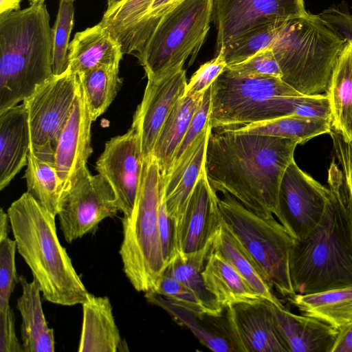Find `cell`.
I'll list each match as a JSON object with an SVG mask.
<instances>
[{"mask_svg": "<svg viewBox=\"0 0 352 352\" xmlns=\"http://www.w3.org/2000/svg\"><path fill=\"white\" fill-rule=\"evenodd\" d=\"M92 122L85 94L80 82L72 111L54 148V164L63 196L72 185L78 173L87 166L93 152L91 146Z\"/></svg>", "mask_w": 352, "mask_h": 352, "instance_id": "obj_18", "label": "cell"}, {"mask_svg": "<svg viewBox=\"0 0 352 352\" xmlns=\"http://www.w3.org/2000/svg\"><path fill=\"white\" fill-rule=\"evenodd\" d=\"M45 0H29L30 4H33L34 3H36V2H39V1H45Z\"/></svg>", "mask_w": 352, "mask_h": 352, "instance_id": "obj_52", "label": "cell"}, {"mask_svg": "<svg viewBox=\"0 0 352 352\" xmlns=\"http://www.w3.org/2000/svg\"><path fill=\"white\" fill-rule=\"evenodd\" d=\"M10 219L8 212H5L3 208L0 212V239L8 236Z\"/></svg>", "mask_w": 352, "mask_h": 352, "instance_id": "obj_50", "label": "cell"}, {"mask_svg": "<svg viewBox=\"0 0 352 352\" xmlns=\"http://www.w3.org/2000/svg\"><path fill=\"white\" fill-rule=\"evenodd\" d=\"M331 128L330 119L288 116L228 130L239 133L289 139L302 144L316 136L329 134Z\"/></svg>", "mask_w": 352, "mask_h": 352, "instance_id": "obj_30", "label": "cell"}, {"mask_svg": "<svg viewBox=\"0 0 352 352\" xmlns=\"http://www.w3.org/2000/svg\"><path fill=\"white\" fill-rule=\"evenodd\" d=\"M153 0H122L107 9L100 22L111 32L121 46L144 16Z\"/></svg>", "mask_w": 352, "mask_h": 352, "instance_id": "obj_37", "label": "cell"}, {"mask_svg": "<svg viewBox=\"0 0 352 352\" xmlns=\"http://www.w3.org/2000/svg\"><path fill=\"white\" fill-rule=\"evenodd\" d=\"M221 217L260 267L271 286L283 296L294 291L289 254L294 238L274 217L266 218L245 207L230 195L219 199Z\"/></svg>", "mask_w": 352, "mask_h": 352, "instance_id": "obj_8", "label": "cell"}, {"mask_svg": "<svg viewBox=\"0 0 352 352\" xmlns=\"http://www.w3.org/2000/svg\"><path fill=\"white\" fill-rule=\"evenodd\" d=\"M161 183L159 165L151 155L143 159L133 209L122 220L123 271L135 289L144 293L154 290L166 268L158 223Z\"/></svg>", "mask_w": 352, "mask_h": 352, "instance_id": "obj_7", "label": "cell"}, {"mask_svg": "<svg viewBox=\"0 0 352 352\" xmlns=\"http://www.w3.org/2000/svg\"><path fill=\"white\" fill-rule=\"evenodd\" d=\"M24 177L27 192L55 217L63 197L54 160L29 153Z\"/></svg>", "mask_w": 352, "mask_h": 352, "instance_id": "obj_32", "label": "cell"}, {"mask_svg": "<svg viewBox=\"0 0 352 352\" xmlns=\"http://www.w3.org/2000/svg\"><path fill=\"white\" fill-rule=\"evenodd\" d=\"M298 144L285 138L212 131L205 157L208 180L217 192L230 195L255 213L278 218L280 184Z\"/></svg>", "mask_w": 352, "mask_h": 352, "instance_id": "obj_1", "label": "cell"}, {"mask_svg": "<svg viewBox=\"0 0 352 352\" xmlns=\"http://www.w3.org/2000/svg\"><path fill=\"white\" fill-rule=\"evenodd\" d=\"M120 64L102 65L78 76L93 121L111 104L122 85Z\"/></svg>", "mask_w": 352, "mask_h": 352, "instance_id": "obj_33", "label": "cell"}, {"mask_svg": "<svg viewBox=\"0 0 352 352\" xmlns=\"http://www.w3.org/2000/svg\"><path fill=\"white\" fill-rule=\"evenodd\" d=\"M45 1L0 14V112L53 75L52 31Z\"/></svg>", "mask_w": 352, "mask_h": 352, "instance_id": "obj_3", "label": "cell"}, {"mask_svg": "<svg viewBox=\"0 0 352 352\" xmlns=\"http://www.w3.org/2000/svg\"><path fill=\"white\" fill-rule=\"evenodd\" d=\"M209 122L214 131L234 129L279 117L316 118V95H303L273 76H240L226 69L210 87Z\"/></svg>", "mask_w": 352, "mask_h": 352, "instance_id": "obj_4", "label": "cell"}, {"mask_svg": "<svg viewBox=\"0 0 352 352\" xmlns=\"http://www.w3.org/2000/svg\"><path fill=\"white\" fill-rule=\"evenodd\" d=\"M80 87L78 76L69 67L39 85L23 102L30 132V152L54 160L58 136L72 111Z\"/></svg>", "mask_w": 352, "mask_h": 352, "instance_id": "obj_10", "label": "cell"}, {"mask_svg": "<svg viewBox=\"0 0 352 352\" xmlns=\"http://www.w3.org/2000/svg\"><path fill=\"white\" fill-rule=\"evenodd\" d=\"M280 23L265 24L252 29L221 48L219 52L223 53L227 65L241 63L257 52L270 48Z\"/></svg>", "mask_w": 352, "mask_h": 352, "instance_id": "obj_36", "label": "cell"}, {"mask_svg": "<svg viewBox=\"0 0 352 352\" xmlns=\"http://www.w3.org/2000/svg\"><path fill=\"white\" fill-rule=\"evenodd\" d=\"M82 305V324L78 351L122 352L128 350L107 296L89 294Z\"/></svg>", "mask_w": 352, "mask_h": 352, "instance_id": "obj_20", "label": "cell"}, {"mask_svg": "<svg viewBox=\"0 0 352 352\" xmlns=\"http://www.w3.org/2000/svg\"><path fill=\"white\" fill-rule=\"evenodd\" d=\"M184 64L160 75L147 77L142 100L133 115L131 126L138 133L143 159L153 155L159 133L187 85Z\"/></svg>", "mask_w": 352, "mask_h": 352, "instance_id": "obj_15", "label": "cell"}, {"mask_svg": "<svg viewBox=\"0 0 352 352\" xmlns=\"http://www.w3.org/2000/svg\"><path fill=\"white\" fill-rule=\"evenodd\" d=\"M280 329L290 352H332L339 331L315 318L274 305Z\"/></svg>", "mask_w": 352, "mask_h": 352, "instance_id": "obj_22", "label": "cell"}, {"mask_svg": "<svg viewBox=\"0 0 352 352\" xmlns=\"http://www.w3.org/2000/svg\"><path fill=\"white\" fill-rule=\"evenodd\" d=\"M66 1H70V2H73L75 1V0H66Z\"/></svg>", "mask_w": 352, "mask_h": 352, "instance_id": "obj_53", "label": "cell"}, {"mask_svg": "<svg viewBox=\"0 0 352 352\" xmlns=\"http://www.w3.org/2000/svg\"><path fill=\"white\" fill-rule=\"evenodd\" d=\"M152 292L192 312L201 320L208 316L205 307L195 294L189 287L169 275L163 273Z\"/></svg>", "mask_w": 352, "mask_h": 352, "instance_id": "obj_41", "label": "cell"}, {"mask_svg": "<svg viewBox=\"0 0 352 352\" xmlns=\"http://www.w3.org/2000/svg\"><path fill=\"white\" fill-rule=\"evenodd\" d=\"M158 209V223L164 259L166 265L179 254L175 239L174 223L166 205L164 188L162 185Z\"/></svg>", "mask_w": 352, "mask_h": 352, "instance_id": "obj_45", "label": "cell"}, {"mask_svg": "<svg viewBox=\"0 0 352 352\" xmlns=\"http://www.w3.org/2000/svg\"><path fill=\"white\" fill-rule=\"evenodd\" d=\"M226 68L240 76L282 78V72L271 48L261 50L247 60Z\"/></svg>", "mask_w": 352, "mask_h": 352, "instance_id": "obj_43", "label": "cell"}, {"mask_svg": "<svg viewBox=\"0 0 352 352\" xmlns=\"http://www.w3.org/2000/svg\"><path fill=\"white\" fill-rule=\"evenodd\" d=\"M16 241L8 236L0 239V311L10 308V299L16 284L17 276L15 254Z\"/></svg>", "mask_w": 352, "mask_h": 352, "instance_id": "obj_42", "label": "cell"}, {"mask_svg": "<svg viewBox=\"0 0 352 352\" xmlns=\"http://www.w3.org/2000/svg\"><path fill=\"white\" fill-rule=\"evenodd\" d=\"M212 0H185L160 21L142 50L135 56L147 77L195 60L212 21Z\"/></svg>", "mask_w": 352, "mask_h": 352, "instance_id": "obj_9", "label": "cell"}, {"mask_svg": "<svg viewBox=\"0 0 352 352\" xmlns=\"http://www.w3.org/2000/svg\"><path fill=\"white\" fill-rule=\"evenodd\" d=\"M123 55L120 43L99 22L76 33L68 47V67L79 76L102 65L120 64Z\"/></svg>", "mask_w": 352, "mask_h": 352, "instance_id": "obj_21", "label": "cell"}, {"mask_svg": "<svg viewBox=\"0 0 352 352\" xmlns=\"http://www.w3.org/2000/svg\"><path fill=\"white\" fill-rule=\"evenodd\" d=\"M338 34L352 45V17L345 20L338 28Z\"/></svg>", "mask_w": 352, "mask_h": 352, "instance_id": "obj_48", "label": "cell"}, {"mask_svg": "<svg viewBox=\"0 0 352 352\" xmlns=\"http://www.w3.org/2000/svg\"><path fill=\"white\" fill-rule=\"evenodd\" d=\"M143 157L136 130L111 138L96 161V170L115 192L124 216L133 210L138 193Z\"/></svg>", "mask_w": 352, "mask_h": 352, "instance_id": "obj_16", "label": "cell"}, {"mask_svg": "<svg viewBox=\"0 0 352 352\" xmlns=\"http://www.w3.org/2000/svg\"><path fill=\"white\" fill-rule=\"evenodd\" d=\"M217 322L234 351L290 352L278 326L274 305L263 299L226 307Z\"/></svg>", "mask_w": 352, "mask_h": 352, "instance_id": "obj_14", "label": "cell"}, {"mask_svg": "<svg viewBox=\"0 0 352 352\" xmlns=\"http://www.w3.org/2000/svg\"><path fill=\"white\" fill-rule=\"evenodd\" d=\"M74 8L73 2L60 0L52 31L54 75H60L68 68V47L73 28Z\"/></svg>", "mask_w": 352, "mask_h": 352, "instance_id": "obj_39", "label": "cell"}, {"mask_svg": "<svg viewBox=\"0 0 352 352\" xmlns=\"http://www.w3.org/2000/svg\"><path fill=\"white\" fill-rule=\"evenodd\" d=\"M22 294L16 300V308L21 316V337L24 352H54V333L45 320L41 305V289L33 278L28 282L19 276Z\"/></svg>", "mask_w": 352, "mask_h": 352, "instance_id": "obj_23", "label": "cell"}, {"mask_svg": "<svg viewBox=\"0 0 352 352\" xmlns=\"http://www.w3.org/2000/svg\"><path fill=\"white\" fill-rule=\"evenodd\" d=\"M329 188L303 171L293 160L279 187V222L296 239L305 238L319 223L332 197Z\"/></svg>", "mask_w": 352, "mask_h": 352, "instance_id": "obj_12", "label": "cell"}, {"mask_svg": "<svg viewBox=\"0 0 352 352\" xmlns=\"http://www.w3.org/2000/svg\"><path fill=\"white\" fill-rule=\"evenodd\" d=\"M345 40L318 14L280 23L272 49L281 79L303 95L326 92L337 57Z\"/></svg>", "mask_w": 352, "mask_h": 352, "instance_id": "obj_6", "label": "cell"}, {"mask_svg": "<svg viewBox=\"0 0 352 352\" xmlns=\"http://www.w3.org/2000/svg\"><path fill=\"white\" fill-rule=\"evenodd\" d=\"M212 131L209 122L185 163L166 178H162L166 205L175 230L204 168L208 140Z\"/></svg>", "mask_w": 352, "mask_h": 352, "instance_id": "obj_24", "label": "cell"}, {"mask_svg": "<svg viewBox=\"0 0 352 352\" xmlns=\"http://www.w3.org/2000/svg\"><path fill=\"white\" fill-rule=\"evenodd\" d=\"M215 55L245 33L265 24L306 15L303 0H212Z\"/></svg>", "mask_w": 352, "mask_h": 352, "instance_id": "obj_13", "label": "cell"}, {"mask_svg": "<svg viewBox=\"0 0 352 352\" xmlns=\"http://www.w3.org/2000/svg\"><path fill=\"white\" fill-rule=\"evenodd\" d=\"M212 242L192 254H178L166 265L163 273L189 287L203 304L208 317L219 318L223 315L224 309L207 289L202 276V271L211 251Z\"/></svg>", "mask_w": 352, "mask_h": 352, "instance_id": "obj_31", "label": "cell"}, {"mask_svg": "<svg viewBox=\"0 0 352 352\" xmlns=\"http://www.w3.org/2000/svg\"><path fill=\"white\" fill-rule=\"evenodd\" d=\"M210 87L205 91L187 131L177 148L170 169L164 177L184 164L192 152L200 134L208 125L211 103Z\"/></svg>", "mask_w": 352, "mask_h": 352, "instance_id": "obj_40", "label": "cell"}, {"mask_svg": "<svg viewBox=\"0 0 352 352\" xmlns=\"http://www.w3.org/2000/svg\"><path fill=\"white\" fill-rule=\"evenodd\" d=\"M332 194L316 228L305 238L294 239L289 273L295 294L352 287V223L340 198Z\"/></svg>", "mask_w": 352, "mask_h": 352, "instance_id": "obj_5", "label": "cell"}, {"mask_svg": "<svg viewBox=\"0 0 352 352\" xmlns=\"http://www.w3.org/2000/svg\"><path fill=\"white\" fill-rule=\"evenodd\" d=\"M333 158L328 170L330 190L344 205L352 223V141L344 140L332 128L329 133Z\"/></svg>", "mask_w": 352, "mask_h": 352, "instance_id": "obj_34", "label": "cell"}, {"mask_svg": "<svg viewBox=\"0 0 352 352\" xmlns=\"http://www.w3.org/2000/svg\"><path fill=\"white\" fill-rule=\"evenodd\" d=\"M332 352H352V324L339 331Z\"/></svg>", "mask_w": 352, "mask_h": 352, "instance_id": "obj_47", "label": "cell"}, {"mask_svg": "<svg viewBox=\"0 0 352 352\" xmlns=\"http://www.w3.org/2000/svg\"><path fill=\"white\" fill-rule=\"evenodd\" d=\"M202 276L206 287L224 309L235 304L265 299L239 272L212 249Z\"/></svg>", "mask_w": 352, "mask_h": 352, "instance_id": "obj_26", "label": "cell"}, {"mask_svg": "<svg viewBox=\"0 0 352 352\" xmlns=\"http://www.w3.org/2000/svg\"><path fill=\"white\" fill-rule=\"evenodd\" d=\"M122 0H107V9H110Z\"/></svg>", "mask_w": 352, "mask_h": 352, "instance_id": "obj_51", "label": "cell"}, {"mask_svg": "<svg viewBox=\"0 0 352 352\" xmlns=\"http://www.w3.org/2000/svg\"><path fill=\"white\" fill-rule=\"evenodd\" d=\"M332 129L352 141V45L346 41L341 49L326 90Z\"/></svg>", "mask_w": 352, "mask_h": 352, "instance_id": "obj_25", "label": "cell"}, {"mask_svg": "<svg viewBox=\"0 0 352 352\" xmlns=\"http://www.w3.org/2000/svg\"><path fill=\"white\" fill-rule=\"evenodd\" d=\"M30 151L28 117L22 102L0 112V190L26 166Z\"/></svg>", "mask_w": 352, "mask_h": 352, "instance_id": "obj_19", "label": "cell"}, {"mask_svg": "<svg viewBox=\"0 0 352 352\" xmlns=\"http://www.w3.org/2000/svg\"><path fill=\"white\" fill-rule=\"evenodd\" d=\"M22 0H0V14L20 10Z\"/></svg>", "mask_w": 352, "mask_h": 352, "instance_id": "obj_49", "label": "cell"}, {"mask_svg": "<svg viewBox=\"0 0 352 352\" xmlns=\"http://www.w3.org/2000/svg\"><path fill=\"white\" fill-rule=\"evenodd\" d=\"M8 214L16 250L43 298L64 306L83 304L90 293L58 240L55 216L28 192L11 204Z\"/></svg>", "mask_w": 352, "mask_h": 352, "instance_id": "obj_2", "label": "cell"}, {"mask_svg": "<svg viewBox=\"0 0 352 352\" xmlns=\"http://www.w3.org/2000/svg\"><path fill=\"white\" fill-rule=\"evenodd\" d=\"M146 300L166 311L177 323L188 329L198 340L210 350L215 352H233L229 341L222 335L212 331L201 323V318L152 292L144 293Z\"/></svg>", "mask_w": 352, "mask_h": 352, "instance_id": "obj_35", "label": "cell"}, {"mask_svg": "<svg viewBox=\"0 0 352 352\" xmlns=\"http://www.w3.org/2000/svg\"><path fill=\"white\" fill-rule=\"evenodd\" d=\"M185 0H153L148 10L122 45L124 54L135 56L144 47L160 20Z\"/></svg>", "mask_w": 352, "mask_h": 352, "instance_id": "obj_38", "label": "cell"}, {"mask_svg": "<svg viewBox=\"0 0 352 352\" xmlns=\"http://www.w3.org/2000/svg\"><path fill=\"white\" fill-rule=\"evenodd\" d=\"M226 66L225 57L223 53L219 52L214 58L202 64L192 74L187 83L184 94H204L223 72Z\"/></svg>", "mask_w": 352, "mask_h": 352, "instance_id": "obj_44", "label": "cell"}, {"mask_svg": "<svg viewBox=\"0 0 352 352\" xmlns=\"http://www.w3.org/2000/svg\"><path fill=\"white\" fill-rule=\"evenodd\" d=\"M219 199L208 180L204 164L175 230L179 254H192L213 241L222 221Z\"/></svg>", "mask_w": 352, "mask_h": 352, "instance_id": "obj_17", "label": "cell"}, {"mask_svg": "<svg viewBox=\"0 0 352 352\" xmlns=\"http://www.w3.org/2000/svg\"><path fill=\"white\" fill-rule=\"evenodd\" d=\"M212 250L241 274L263 298L276 307H284L272 292L264 273L222 218L215 234Z\"/></svg>", "mask_w": 352, "mask_h": 352, "instance_id": "obj_27", "label": "cell"}, {"mask_svg": "<svg viewBox=\"0 0 352 352\" xmlns=\"http://www.w3.org/2000/svg\"><path fill=\"white\" fill-rule=\"evenodd\" d=\"M204 94H185L174 105L162 126L153 151L162 177L169 172L177 148Z\"/></svg>", "mask_w": 352, "mask_h": 352, "instance_id": "obj_29", "label": "cell"}, {"mask_svg": "<svg viewBox=\"0 0 352 352\" xmlns=\"http://www.w3.org/2000/svg\"><path fill=\"white\" fill-rule=\"evenodd\" d=\"M290 302L308 316L341 331L352 324V287L288 297Z\"/></svg>", "mask_w": 352, "mask_h": 352, "instance_id": "obj_28", "label": "cell"}, {"mask_svg": "<svg viewBox=\"0 0 352 352\" xmlns=\"http://www.w3.org/2000/svg\"><path fill=\"white\" fill-rule=\"evenodd\" d=\"M0 352H24L16 337L12 309L0 311Z\"/></svg>", "mask_w": 352, "mask_h": 352, "instance_id": "obj_46", "label": "cell"}, {"mask_svg": "<svg viewBox=\"0 0 352 352\" xmlns=\"http://www.w3.org/2000/svg\"><path fill=\"white\" fill-rule=\"evenodd\" d=\"M119 211L120 202L109 183L99 173L91 175L86 166L62 197L58 214L60 228L70 243Z\"/></svg>", "mask_w": 352, "mask_h": 352, "instance_id": "obj_11", "label": "cell"}]
</instances>
